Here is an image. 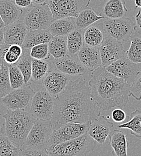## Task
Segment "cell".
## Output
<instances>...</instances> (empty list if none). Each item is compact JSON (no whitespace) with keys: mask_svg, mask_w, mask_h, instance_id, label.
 <instances>
[{"mask_svg":"<svg viewBox=\"0 0 141 156\" xmlns=\"http://www.w3.org/2000/svg\"><path fill=\"white\" fill-rule=\"evenodd\" d=\"M96 146L87 133L77 138L59 144L47 150L49 156H88Z\"/></svg>","mask_w":141,"mask_h":156,"instance_id":"cell-4","label":"cell"},{"mask_svg":"<svg viewBox=\"0 0 141 156\" xmlns=\"http://www.w3.org/2000/svg\"><path fill=\"white\" fill-rule=\"evenodd\" d=\"M2 59L1 58H0V69H1V64H2Z\"/></svg>","mask_w":141,"mask_h":156,"instance_id":"cell-46","label":"cell"},{"mask_svg":"<svg viewBox=\"0 0 141 156\" xmlns=\"http://www.w3.org/2000/svg\"><path fill=\"white\" fill-rule=\"evenodd\" d=\"M77 56L81 63L90 72L101 66L99 47H91L83 44Z\"/></svg>","mask_w":141,"mask_h":156,"instance_id":"cell-18","label":"cell"},{"mask_svg":"<svg viewBox=\"0 0 141 156\" xmlns=\"http://www.w3.org/2000/svg\"><path fill=\"white\" fill-rule=\"evenodd\" d=\"M135 31H136V30H135ZM136 31L138 34H139L140 35H141V31Z\"/></svg>","mask_w":141,"mask_h":156,"instance_id":"cell-48","label":"cell"},{"mask_svg":"<svg viewBox=\"0 0 141 156\" xmlns=\"http://www.w3.org/2000/svg\"><path fill=\"white\" fill-rule=\"evenodd\" d=\"M68 54L75 55L79 52L84 44L83 31L75 30L67 36Z\"/></svg>","mask_w":141,"mask_h":156,"instance_id":"cell-30","label":"cell"},{"mask_svg":"<svg viewBox=\"0 0 141 156\" xmlns=\"http://www.w3.org/2000/svg\"><path fill=\"white\" fill-rule=\"evenodd\" d=\"M130 96L138 101L141 100V71L130 85Z\"/></svg>","mask_w":141,"mask_h":156,"instance_id":"cell-36","label":"cell"},{"mask_svg":"<svg viewBox=\"0 0 141 156\" xmlns=\"http://www.w3.org/2000/svg\"><path fill=\"white\" fill-rule=\"evenodd\" d=\"M8 66L9 79L12 89H18L25 85L23 76L18 67L15 64L8 65Z\"/></svg>","mask_w":141,"mask_h":156,"instance_id":"cell-34","label":"cell"},{"mask_svg":"<svg viewBox=\"0 0 141 156\" xmlns=\"http://www.w3.org/2000/svg\"><path fill=\"white\" fill-rule=\"evenodd\" d=\"M52 132L51 121L36 119L20 148L28 150H46Z\"/></svg>","mask_w":141,"mask_h":156,"instance_id":"cell-5","label":"cell"},{"mask_svg":"<svg viewBox=\"0 0 141 156\" xmlns=\"http://www.w3.org/2000/svg\"><path fill=\"white\" fill-rule=\"evenodd\" d=\"M91 96L103 111L124 108L129 102L130 85L101 66L92 72L88 82Z\"/></svg>","mask_w":141,"mask_h":156,"instance_id":"cell-2","label":"cell"},{"mask_svg":"<svg viewBox=\"0 0 141 156\" xmlns=\"http://www.w3.org/2000/svg\"><path fill=\"white\" fill-rule=\"evenodd\" d=\"M49 52L54 59L62 58L68 54L67 36H54L48 43Z\"/></svg>","mask_w":141,"mask_h":156,"instance_id":"cell-27","label":"cell"},{"mask_svg":"<svg viewBox=\"0 0 141 156\" xmlns=\"http://www.w3.org/2000/svg\"><path fill=\"white\" fill-rule=\"evenodd\" d=\"M52 37L49 29L28 31L21 46L23 49H31L37 44L48 43Z\"/></svg>","mask_w":141,"mask_h":156,"instance_id":"cell-24","label":"cell"},{"mask_svg":"<svg viewBox=\"0 0 141 156\" xmlns=\"http://www.w3.org/2000/svg\"><path fill=\"white\" fill-rule=\"evenodd\" d=\"M20 148L10 141L5 132V128L0 133V156H19Z\"/></svg>","mask_w":141,"mask_h":156,"instance_id":"cell-32","label":"cell"},{"mask_svg":"<svg viewBox=\"0 0 141 156\" xmlns=\"http://www.w3.org/2000/svg\"><path fill=\"white\" fill-rule=\"evenodd\" d=\"M71 80V76L54 68L44 78L42 84L48 93L55 98L65 90Z\"/></svg>","mask_w":141,"mask_h":156,"instance_id":"cell-14","label":"cell"},{"mask_svg":"<svg viewBox=\"0 0 141 156\" xmlns=\"http://www.w3.org/2000/svg\"><path fill=\"white\" fill-rule=\"evenodd\" d=\"M12 90L9 79V66L2 61L0 69V98L7 95Z\"/></svg>","mask_w":141,"mask_h":156,"instance_id":"cell-33","label":"cell"},{"mask_svg":"<svg viewBox=\"0 0 141 156\" xmlns=\"http://www.w3.org/2000/svg\"><path fill=\"white\" fill-rule=\"evenodd\" d=\"M52 62L55 69L70 76H81L87 71L86 68L79 60L77 55H70L67 54L60 58L53 59Z\"/></svg>","mask_w":141,"mask_h":156,"instance_id":"cell-15","label":"cell"},{"mask_svg":"<svg viewBox=\"0 0 141 156\" xmlns=\"http://www.w3.org/2000/svg\"><path fill=\"white\" fill-rule=\"evenodd\" d=\"M113 127L114 124L107 117L100 115L91 122L87 133L96 143L101 145L106 142Z\"/></svg>","mask_w":141,"mask_h":156,"instance_id":"cell-16","label":"cell"},{"mask_svg":"<svg viewBox=\"0 0 141 156\" xmlns=\"http://www.w3.org/2000/svg\"><path fill=\"white\" fill-rule=\"evenodd\" d=\"M91 123L80 124L70 122L62 126L59 129L53 130L49 141L47 150L55 145L77 138L88 132Z\"/></svg>","mask_w":141,"mask_h":156,"instance_id":"cell-10","label":"cell"},{"mask_svg":"<svg viewBox=\"0 0 141 156\" xmlns=\"http://www.w3.org/2000/svg\"><path fill=\"white\" fill-rule=\"evenodd\" d=\"M118 129H128L131 135L141 138V111L136 109L132 112L127 122L118 126Z\"/></svg>","mask_w":141,"mask_h":156,"instance_id":"cell-28","label":"cell"},{"mask_svg":"<svg viewBox=\"0 0 141 156\" xmlns=\"http://www.w3.org/2000/svg\"><path fill=\"white\" fill-rule=\"evenodd\" d=\"M19 156H49L48 151L44 150H28L20 148Z\"/></svg>","mask_w":141,"mask_h":156,"instance_id":"cell-37","label":"cell"},{"mask_svg":"<svg viewBox=\"0 0 141 156\" xmlns=\"http://www.w3.org/2000/svg\"><path fill=\"white\" fill-rule=\"evenodd\" d=\"M30 55L33 59L45 60L50 57L48 43H43L33 46L30 49Z\"/></svg>","mask_w":141,"mask_h":156,"instance_id":"cell-35","label":"cell"},{"mask_svg":"<svg viewBox=\"0 0 141 156\" xmlns=\"http://www.w3.org/2000/svg\"><path fill=\"white\" fill-rule=\"evenodd\" d=\"M83 31L84 44L91 47H99L106 36L102 23L93 24Z\"/></svg>","mask_w":141,"mask_h":156,"instance_id":"cell-23","label":"cell"},{"mask_svg":"<svg viewBox=\"0 0 141 156\" xmlns=\"http://www.w3.org/2000/svg\"><path fill=\"white\" fill-rule=\"evenodd\" d=\"M100 114V109L92 98L86 80L79 77L71 80L62 93L54 98L51 123L55 130L70 122L91 123Z\"/></svg>","mask_w":141,"mask_h":156,"instance_id":"cell-1","label":"cell"},{"mask_svg":"<svg viewBox=\"0 0 141 156\" xmlns=\"http://www.w3.org/2000/svg\"><path fill=\"white\" fill-rule=\"evenodd\" d=\"M4 27H5L4 23L3 20L1 19V16H0V29L4 28Z\"/></svg>","mask_w":141,"mask_h":156,"instance_id":"cell-45","label":"cell"},{"mask_svg":"<svg viewBox=\"0 0 141 156\" xmlns=\"http://www.w3.org/2000/svg\"><path fill=\"white\" fill-rule=\"evenodd\" d=\"M23 11L11 0L0 1V16L5 26H7L19 19Z\"/></svg>","mask_w":141,"mask_h":156,"instance_id":"cell-19","label":"cell"},{"mask_svg":"<svg viewBox=\"0 0 141 156\" xmlns=\"http://www.w3.org/2000/svg\"><path fill=\"white\" fill-rule=\"evenodd\" d=\"M99 51L101 66L104 67L126 56L122 43L106 35L99 46Z\"/></svg>","mask_w":141,"mask_h":156,"instance_id":"cell-12","label":"cell"},{"mask_svg":"<svg viewBox=\"0 0 141 156\" xmlns=\"http://www.w3.org/2000/svg\"><path fill=\"white\" fill-rule=\"evenodd\" d=\"M34 93V90L27 84L12 90L7 95L0 98V102L7 110L24 109L30 104Z\"/></svg>","mask_w":141,"mask_h":156,"instance_id":"cell-11","label":"cell"},{"mask_svg":"<svg viewBox=\"0 0 141 156\" xmlns=\"http://www.w3.org/2000/svg\"><path fill=\"white\" fill-rule=\"evenodd\" d=\"M91 0H47L54 20L76 18L82 10L88 7Z\"/></svg>","mask_w":141,"mask_h":156,"instance_id":"cell-8","label":"cell"},{"mask_svg":"<svg viewBox=\"0 0 141 156\" xmlns=\"http://www.w3.org/2000/svg\"><path fill=\"white\" fill-rule=\"evenodd\" d=\"M8 51L19 58H20L23 53V48L19 44H12L9 46Z\"/></svg>","mask_w":141,"mask_h":156,"instance_id":"cell-40","label":"cell"},{"mask_svg":"<svg viewBox=\"0 0 141 156\" xmlns=\"http://www.w3.org/2000/svg\"><path fill=\"white\" fill-rule=\"evenodd\" d=\"M105 68L109 73L123 79L130 85L140 72L139 64L133 62L126 56L115 61Z\"/></svg>","mask_w":141,"mask_h":156,"instance_id":"cell-13","label":"cell"},{"mask_svg":"<svg viewBox=\"0 0 141 156\" xmlns=\"http://www.w3.org/2000/svg\"><path fill=\"white\" fill-rule=\"evenodd\" d=\"M103 1H108V0H103Z\"/></svg>","mask_w":141,"mask_h":156,"instance_id":"cell-49","label":"cell"},{"mask_svg":"<svg viewBox=\"0 0 141 156\" xmlns=\"http://www.w3.org/2000/svg\"><path fill=\"white\" fill-rule=\"evenodd\" d=\"M104 19L94 10L93 8L86 7L82 10L75 18V28L77 30L83 31L98 20Z\"/></svg>","mask_w":141,"mask_h":156,"instance_id":"cell-26","label":"cell"},{"mask_svg":"<svg viewBox=\"0 0 141 156\" xmlns=\"http://www.w3.org/2000/svg\"><path fill=\"white\" fill-rule=\"evenodd\" d=\"M30 49L23 48V53L15 64L23 76L25 85L28 84L31 80L33 58L30 55Z\"/></svg>","mask_w":141,"mask_h":156,"instance_id":"cell-29","label":"cell"},{"mask_svg":"<svg viewBox=\"0 0 141 156\" xmlns=\"http://www.w3.org/2000/svg\"><path fill=\"white\" fill-rule=\"evenodd\" d=\"M2 117L5 119L7 136L13 145L22 148L36 119L24 109L7 110Z\"/></svg>","mask_w":141,"mask_h":156,"instance_id":"cell-3","label":"cell"},{"mask_svg":"<svg viewBox=\"0 0 141 156\" xmlns=\"http://www.w3.org/2000/svg\"><path fill=\"white\" fill-rule=\"evenodd\" d=\"M127 11L125 0H108L99 15L104 20L118 19L123 18Z\"/></svg>","mask_w":141,"mask_h":156,"instance_id":"cell-20","label":"cell"},{"mask_svg":"<svg viewBox=\"0 0 141 156\" xmlns=\"http://www.w3.org/2000/svg\"><path fill=\"white\" fill-rule=\"evenodd\" d=\"M3 129H4V128H3V127L1 126V124H0V133L2 131V130H3Z\"/></svg>","mask_w":141,"mask_h":156,"instance_id":"cell-47","label":"cell"},{"mask_svg":"<svg viewBox=\"0 0 141 156\" xmlns=\"http://www.w3.org/2000/svg\"><path fill=\"white\" fill-rule=\"evenodd\" d=\"M135 6L141 8V0H135Z\"/></svg>","mask_w":141,"mask_h":156,"instance_id":"cell-44","label":"cell"},{"mask_svg":"<svg viewBox=\"0 0 141 156\" xmlns=\"http://www.w3.org/2000/svg\"><path fill=\"white\" fill-rule=\"evenodd\" d=\"M4 44V30L3 28L0 29V49Z\"/></svg>","mask_w":141,"mask_h":156,"instance_id":"cell-42","label":"cell"},{"mask_svg":"<svg viewBox=\"0 0 141 156\" xmlns=\"http://www.w3.org/2000/svg\"><path fill=\"white\" fill-rule=\"evenodd\" d=\"M133 14L136 21V31H141V8L135 7Z\"/></svg>","mask_w":141,"mask_h":156,"instance_id":"cell-39","label":"cell"},{"mask_svg":"<svg viewBox=\"0 0 141 156\" xmlns=\"http://www.w3.org/2000/svg\"><path fill=\"white\" fill-rule=\"evenodd\" d=\"M47 0H33V2L35 4H46Z\"/></svg>","mask_w":141,"mask_h":156,"instance_id":"cell-43","label":"cell"},{"mask_svg":"<svg viewBox=\"0 0 141 156\" xmlns=\"http://www.w3.org/2000/svg\"><path fill=\"white\" fill-rule=\"evenodd\" d=\"M15 4L21 9H29L33 5V0H14Z\"/></svg>","mask_w":141,"mask_h":156,"instance_id":"cell-41","label":"cell"},{"mask_svg":"<svg viewBox=\"0 0 141 156\" xmlns=\"http://www.w3.org/2000/svg\"><path fill=\"white\" fill-rule=\"evenodd\" d=\"M55 68L52 61L33 58L31 80L34 83L42 84L44 78Z\"/></svg>","mask_w":141,"mask_h":156,"instance_id":"cell-21","label":"cell"},{"mask_svg":"<svg viewBox=\"0 0 141 156\" xmlns=\"http://www.w3.org/2000/svg\"><path fill=\"white\" fill-rule=\"evenodd\" d=\"M54 20L52 13L46 4H35L28 9L23 20L28 31L48 29Z\"/></svg>","mask_w":141,"mask_h":156,"instance_id":"cell-6","label":"cell"},{"mask_svg":"<svg viewBox=\"0 0 141 156\" xmlns=\"http://www.w3.org/2000/svg\"><path fill=\"white\" fill-rule=\"evenodd\" d=\"M48 29L53 37L67 36L76 30L75 18L67 17L54 20Z\"/></svg>","mask_w":141,"mask_h":156,"instance_id":"cell-22","label":"cell"},{"mask_svg":"<svg viewBox=\"0 0 141 156\" xmlns=\"http://www.w3.org/2000/svg\"><path fill=\"white\" fill-rule=\"evenodd\" d=\"M102 25L106 36L121 42L129 41L136 30L135 23L132 20L127 18L106 19L102 22Z\"/></svg>","mask_w":141,"mask_h":156,"instance_id":"cell-7","label":"cell"},{"mask_svg":"<svg viewBox=\"0 0 141 156\" xmlns=\"http://www.w3.org/2000/svg\"><path fill=\"white\" fill-rule=\"evenodd\" d=\"M133 34L130 47L125 52L126 57L136 64H141V35L135 31Z\"/></svg>","mask_w":141,"mask_h":156,"instance_id":"cell-31","label":"cell"},{"mask_svg":"<svg viewBox=\"0 0 141 156\" xmlns=\"http://www.w3.org/2000/svg\"><path fill=\"white\" fill-rule=\"evenodd\" d=\"M109 145L112 148L114 156H127V140L124 132L115 129L112 130L109 135Z\"/></svg>","mask_w":141,"mask_h":156,"instance_id":"cell-25","label":"cell"},{"mask_svg":"<svg viewBox=\"0 0 141 156\" xmlns=\"http://www.w3.org/2000/svg\"><path fill=\"white\" fill-rule=\"evenodd\" d=\"M3 30L4 44L9 46L12 44L22 46L28 31L24 22L21 20L5 26Z\"/></svg>","mask_w":141,"mask_h":156,"instance_id":"cell-17","label":"cell"},{"mask_svg":"<svg viewBox=\"0 0 141 156\" xmlns=\"http://www.w3.org/2000/svg\"><path fill=\"white\" fill-rule=\"evenodd\" d=\"M30 105L29 112L36 119L51 121L53 114L54 98L44 88L35 92Z\"/></svg>","mask_w":141,"mask_h":156,"instance_id":"cell-9","label":"cell"},{"mask_svg":"<svg viewBox=\"0 0 141 156\" xmlns=\"http://www.w3.org/2000/svg\"><path fill=\"white\" fill-rule=\"evenodd\" d=\"M111 117L114 122L117 123H120L126 119V114L122 110V109L117 108V109H115L112 111L111 113Z\"/></svg>","mask_w":141,"mask_h":156,"instance_id":"cell-38","label":"cell"}]
</instances>
